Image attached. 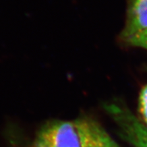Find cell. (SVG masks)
Returning a JSON list of instances; mask_svg holds the SVG:
<instances>
[{"instance_id":"obj_1","label":"cell","mask_w":147,"mask_h":147,"mask_svg":"<svg viewBox=\"0 0 147 147\" xmlns=\"http://www.w3.org/2000/svg\"><path fill=\"white\" fill-rule=\"evenodd\" d=\"M31 147H81L75 124L53 121L45 125L37 134Z\"/></svg>"},{"instance_id":"obj_2","label":"cell","mask_w":147,"mask_h":147,"mask_svg":"<svg viewBox=\"0 0 147 147\" xmlns=\"http://www.w3.org/2000/svg\"><path fill=\"white\" fill-rule=\"evenodd\" d=\"M107 110L126 140L134 147H147V127L130 110L113 105H110Z\"/></svg>"},{"instance_id":"obj_3","label":"cell","mask_w":147,"mask_h":147,"mask_svg":"<svg viewBox=\"0 0 147 147\" xmlns=\"http://www.w3.org/2000/svg\"><path fill=\"white\" fill-rule=\"evenodd\" d=\"M81 147H120L100 125L89 118L78 119L74 122Z\"/></svg>"},{"instance_id":"obj_4","label":"cell","mask_w":147,"mask_h":147,"mask_svg":"<svg viewBox=\"0 0 147 147\" xmlns=\"http://www.w3.org/2000/svg\"><path fill=\"white\" fill-rule=\"evenodd\" d=\"M145 30H147V0H131L122 38L126 41Z\"/></svg>"},{"instance_id":"obj_5","label":"cell","mask_w":147,"mask_h":147,"mask_svg":"<svg viewBox=\"0 0 147 147\" xmlns=\"http://www.w3.org/2000/svg\"><path fill=\"white\" fill-rule=\"evenodd\" d=\"M125 41L130 45L147 50V30L130 37Z\"/></svg>"},{"instance_id":"obj_6","label":"cell","mask_w":147,"mask_h":147,"mask_svg":"<svg viewBox=\"0 0 147 147\" xmlns=\"http://www.w3.org/2000/svg\"><path fill=\"white\" fill-rule=\"evenodd\" d=\"M140 110L143 120L147 124V86L142 89L140 96Z\"/></svg>"}]
</instances>
